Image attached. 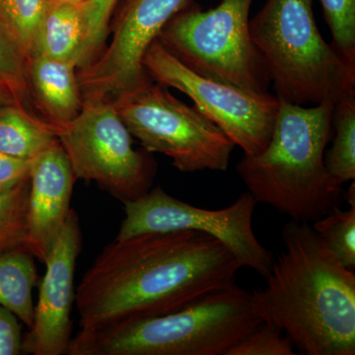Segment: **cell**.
<instances>
[{
  "instance_id": "d6986e66",
  "label": "cell",
  "mask_w": 355,
  "mask_h": 355,
  "mask_svg": "<svg viewBox=\"0 0 355 355\" xmlns=\"http://www.w3.org/2000/svg\"><path fill=\"white\" fill-rule=\"evenodd\" d=\"M30 177L0 193V254L27 248V214Z\"/></svg>"
},
{
  "instance_id": "4316f807",
  "label": "cell",
  "mask_w": 355,
  "mask_h": 355,
  "mask_svg": "<svg viewBox=\"0 0 355 355\" xmlns=\"http://www.w3.org/2000/svg\"><path fill=\"white\" fill-rule=\"evenodd\" d=\"M32 160L13 157L0 151V193L15 188L30 175Z\"/></svg>"
},
{
  "instance_id": "30bf717a",
  "label": "cell",
  "mask_w": 355,
  "mask_h": 355,
  "mask_svg": "<svg viewBox=\"0 0 355 355\" xmlns=\"http://www.w3.org/2000/svg\"><path fill=\"white\" fill-rule=\"evenodd\" d=\"M257 203L247 191L225 209H200L155 187L137 200L123 203L125 218L116 239L150 232L198 231L220 241L242 268H251L266 279L275 259L254 235L253 216Z\"/></svg>"
},
{
  "instance_id": "2e32d148",
  "label": "cell",
  "mask_w": 355,
  "mask_h": 355,
  "mask_svg": "<svg viewBox=\"0 0 355 355\" xmlns=\"http://www.w3.org/2000/svg\"><path fill=\"white\" fill-rule=\"evenodd\" d=\"M57 130L30 110L14 104L0 107V151L33 160L57 141Z\"/></svg>"
},
{
  "instance_id": "6da1fadb",
  "label": "cell",
  "mask_w": 355,
  "mask_h": 355,
  "mask_svg": "<svg viewBox=\"0 0 355 355\" xmlns=\"http://www.w3.org/2000/svg\"><path fill=\"white\" fill-rule=\"evenodd\" d=\"M242 266L193 230L144 233L104 248L77 287L81 330L161 316L235 286Z\"/></svg>"
},
{
  "instance_id": "484cf974",
  "label": "cell",
  "mask_w": 355,
  "mask_h": 355,
  "mask_svg": "<svg viewBox=\"0 0 355 355\" xmlns=\"http://www.w3.org/2000/svg\"><path fill=\"white\" fill-rule=\"evenodd\" d=\"M22 322L14 313L0 305V355L23 354Z\"/></svg>"
},
{
  "instance_id": "ac0fdd59",
  "label": "cell",
  "mask_w": 355,
  "mask_h": 355,
  "mask_svg": "<svg viewBox=\"0 0 355 355\" xmlns=\"http://www.w3.org/2000/svg\"><path fill=\"white\" fill-rule=\"evenodd\" d=\"M333 146L324 154V166L331 177L343 186L355 179V92L343 96L334 105Z\"/></svg>"
},
{
  "instance_id": "8992f818",
  "label": "cell",
  "mask_w": 355,
  "mask_h": 355,
  "mask_svg": "<svg viewBox=\"0 0 355 355\" xmlns=\"http://www.w3.org/2000/svg\"><path fill=\"white\" fill-rule=\"evenodd\" d=\"M253 0H221L203 10L191 2L163 28L157 40L187 67L214 80L254 92L270 83L250 36Z\"/></svg>"
},
{
  "instance_id": "ffe728a7",
  "label": "cell",
  "mask_w": 355,
  "mask_h": 355,
  "mask_svg": "<svg viewBox=\"0 0 355 355\" xmlns=\"http://www.w3.org/2000/svg\"><path fill=\"white\" fill-rule=\"evenodd\" d=\"M312 227L340 263L354 272L355 205L347 210L336 207L313 222Z\"/></svg>"
},
{
  "instance_id": "d4e9b609",
  "label": "cell",
  "mask_w": 355,
  "mask_h": 355,
  "mask_svg": "<svg viewBox=\"0 0 355 355\" xmlns=\"http://www.w3.org/2000/svg\"><path fill=\"white\" fill-rule=\"evenodd\" d=\"M293 343L279 328L261 322L226 355H294Z\"/></svg>"
},
{
  "instance_id": "5b68a950",
  "label": "cell",
  "mask_w": 355,
  "mask_h": 355,
  "mask_svg": "<svg viewBox=\"0 0 355 355\" xmlns=\"http://www.w3.org/2000/svg\"><path fill=\"white\" fill-rule=\"evenodd\" d=\"M250 36L277 97L304 106L355 92V65L322 37L312 0H266L250 20Z\"/></svg>"
},
{
  "instance_id": "cb8c5ba5",
  "label": "cell",
  "mask_w": 355,
  "mask_h": 355,
  "mask_svg": "<svg viewBox=\"0 0 355 355\" xmlns=\"http://www.w3.org/2000/svg\"><path fill=\"white\" fill-rule=\"evenodd\" d=\"M120 0H86L83 2L85 44L78 69L90 64L101 53L108 37L110 22Z\"/></svg>"
},
{
  "instance_id": "3957f363",
  "label": "cell",
  "mask_w": 355,
  "mask_h": 355,
  "mask_svg": "<svg viewBox=\"0 0 355 355\" xmlns=\"http://www.w3.org/2000/svg\"><path fill=\"white\" fill-rule=\"evenodd\" d=\"M279 101L268 146L256 155L244 154L237 172L257 202L291 220L313 223L340 207L345 193L324 166L335 104Z\"/></svg>"
},
{
  "instance_id": "277c9868",
  "label": "cell",
  "mask_w": 355,
  "mask_h": 355,
  "mask_svg": "<svg viewBox=\"0 0 355 355\" xmlns=\"http://www.w3.org/2000/svg\"><path fill=\"white\" fill-rule=\"evenodd\" d=\"M261 322L251 292L235 284L169 314L81 330L67 354L226 355Z\"/></svg>"
},
{
  "instance_id": "f1b7e54d",
  "label": "cell",
  "mask_w": 355,
  "mask_h": 355,
  "mask_svg": "<svg viewBox=\"0 0 355 355\" xmlns=\"http://www.w3.org/2000/svg\"><path fill=\"white\" fill-rule=\"evenodd\" d=\"M71 1L81 2V3H83V2H85L86 0H71Z\"/></svg>"
},
{
  "instance_id": "7402d4cb",
  "label": "cell",
  "mask_w": 355,
  "mask_h": 355,
  "mask_svg": "<svg viewBox=\"0 0 355 355\" xmlns=\"http://www.w3.org/2000/svg\"><path fill=\"white\" fill-rule=\"evenodd\" d=\"M26 62L24 53L0 21V78L10 89L18 105L32 111Z\"/></svg>"
},
{
  "instance_id": "44dd1931",
  "label": "cell",
  "mask_w": 355,
  "mask_h": 355,
  "mask_svg": "<svg viewBox=\"0 0 355 355\" xmlns=\"http://www.w3.org/2000/svg\"><path fill=\"white\" fill-rule=\"evenodd\" d=\"M48 0H0V21L26 58Z\"/></svg>"
},
{
  "instance_id": "9a60e30c",
  "label": "cell",
  "mask_w": 355,
  "mask_h": 355,
  "mask_svg": "<svg viewBox=\"0 0 355 355\" xmlns=\"http://www.w3.org/2000/svg\"><path fill=\"white\" fill-rule=\"evenodd\" d=\"M84 44L83 3L71 0H48L28 58L69 60L76 62L79 69Z\"/></svg>"
},
{
  "instance_id": "83f0119b",
  "label": "cell",
  "mask_w": 355,
  "mask_h": 355,
  "mask_svg": "<svg viewBox=\"0 0 355 355\" xmlns=\"http://www.w3.org/2000/svg\"><path fill=\"white\" fill-rule=\"evenodd\" d=\"M17 104L15 98L10 89L6 85V83L0 78V107L8 106V105Z\"/></svg>"
},
{
  "instance_id": "52a82bcc",
  "label": "cell",
  "mask_w": 355,
  "mask_h": 355,
  "mask_svg": "<svg viewBox=\"0 0 355 355\" xmlns=\"http://www.w3.org/2000/svg\"><path fill=\"white\" fill-rule=\"evenodd\" d=\"M128 132L149 153L172 159L179 171L224 172L234 144L198 111L149 77L112 100Z\"/></svg>"
},
{
  "instance_id": "7c38bea8",
  "label": "cell",
  "mask_w": 355,
  "mask_h": 355,
  "mask_svg": "<svg viewBox=\"0 0 355 355\" xmlns=\"http://www.w3.org/2000/svg\"><path fill=\"white\" fill-rule=\"evenodd\" d=\"M83 250V232L76 210L70 209L55 244L44 261L34 320L23 338V354H67L71 340L72 306L76 302L74 275Z\"/></svg>"
},
{
  "instance_id": "603a6c76",
  "label": "cell",
  "mask_w": 355,
  "mask_h": 355,
  "mask_svg": "<svg viewBox=\"0 0 355 355\" xmlns=\"http://www.w3.org/2000/svg\"><path fill=\"white\" fill-rule=\"evenodd\" d=\"M330 28L333 46L355 65V0H320Z\"/></svg>"
},
{
  "instance_id": "5bb4252c",
  "label": "cell",
  "mask_w": 355,
  "mask_h": 355,
  "mask_svg": "<svg viewBox=\"0 0 355 355\" xmlns=\"http://www.w3.org/2000/svg\"><path fill=\"white\" fill-rule=\"evenodd\" d=\"M77 64L69 60L33 57L26 62L32 104L51 125H64L80 113L83 96Z\"/></svg>"
},
{
  "instance_id": "7a4b0ae2",
  "label": "cell",
  "mask_w": 355,
  "mask_h": 355,
  "mask_svg": "<svg viewBox=\"0 0 355 355\" xmlns=\"http://www.w3.org/2000/svg\"><path fill=\"white\" fill-rule=\"evenodd\" d=\"M266 286L252 292L254 309L301 354H355V273L343 266L312 223L291 220Z\"/></svg>"
},
{
  "instance_id": "8fae6325",
  "label": "cell",
  "mask_w": 355,
  "mask_h": 355,
  "mask_svg": "<svg viewBox=\"0 0 355 355\" xmlns=\"http://www.w3.org/2000/svg\"><path fill=\"white\" fill-rule=\"evenodd\" d=\"M193 0H125L113 38L87 67L77 70L83 99L116 96L144 83V53L170 20Z\"/></svg>"
},
{
  "instance_id": "e0dca14e",
  "label": "cell",
  "mask_w": 355,
  "mask_h": 355,
  "mask_svg": "<svg viewBox=\"0 0 355 355\" xmlns=\"http://www.w3.org/2000/svg\"><path fill=\"white\" fill-rule=\"evenodd\" d=\"M38 279L35 257L27 248L0 254V305L14 313L28 329L34 320L33 288Z\"/></svg>"
},
{
  "instance_id": "4fadbf2b",
  "label": "cell",
  "mask_w": 355,
  "mask_h": 355,
  "mask_svg": "<svg viewBox=\"0 0 355 355\" xmlns=\"http://www.w3.org/2000/svg\"><path fill=\"white\" fill-rule=\"evenodd\" d=\"M29 177L27 249L44 263L71 209L76 181L58 139L33 159Z\"/></svg>"
},
{
  "instance_id": "ba28073f",
  "label": "cell",
  "mask_w": 355,
  "mask_h": 355,
  "mask_svg": "<svg viewBox=\"0 0 355 355\" xmlns=\"http://www.w3.org/2000/svg\"><path fill=\"white\" fill-rule=\"evenodd\" d=\"M55 130L76 180L94 182L123 203L153 189L155 161L146 150L133 148L132 135L112 100L84 99L80 113Z\"/></svg>"
},
{
  "instance_id": "9c48e42d",
  "label": "cell",
  "mask_w": 355,
  "mask_h": 355,
  "mask_svg": "<svg viewBox=\"0 0 355 355\" xmlns=\"http://www.w3.org/2000/svg\"><path fill=\"white\" fill-rule=\"evenodd\" d=\"M142 67L153 81L183 92L195 107L247 155L261 153L272 139L279 98L200 76L178 60L157 39Z\"/></svg>"
}]
</instances>
